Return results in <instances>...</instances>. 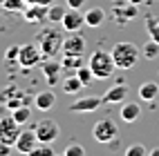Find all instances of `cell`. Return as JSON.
<instances>
[{"mask_svg":"<svg viewBox=\"0 0 159 156\" xmlns=\"http://www.w3.org/2000/svg\"><path fill=\"white\" fill-rule=\"evenodd\" d=\"M63 40H65V38H63V31L49 23V27H43L38 31V36H36L34 43L38 45L43 58H56L58 51H63Z\"/></svg>","mask_w":159,"mask_h":156,"instance_id":"obj_1","label":"cell"},{"mask_svg":"<svg viewBox=\"0 0 159 156\" xmlns=\"http://www.w3.org/2000/svg\"><path fill=\"white\" fill-rule=\"evenodd\" d=\"M88 65L92 69V74L97 80H105V78H112L114 74V58H112V51H105V49H94L90 58H88Z\"/></svg>","mask_w":159,"mask_h":156,"instance_id":"obj_2","label":"cell"},{"mask_svg":"<svg viewBox=\"0 0 159 156\" xmlns=\"http://www.w3.org/2000/svg\"><path fill=\"white\" fill-rule=\"evenodd\" d=\"M141 56V49L137 47L134 43H116L112 47V58L116 69H130L137 65V60Z\"/></svg>","mask_w":159,"mask_h":156,"instance_id":"obj_3","label":"cell"},{"mask_svg":"<svg viewBox=\"0 0 159 156\" xmlns=\"http://www.w3.org/2000/svg\"><path fill=\"white\" fill-rule=\"evenodd\" d=\"M92 136L101 145H110V143H114L116 138H119V127H116V123L112 118H101V120L94 123Z\"/></svg>","mask_w":159,"mask_h":156,"instance_id":"obj_4","label":"cell"},{"mask_svg":"<svg viewBox=\"0 0 159 156\" xmlns=\"http://www.w3.org/2000/svg\"><path fill=\"white\" fill-rule=\"evenodd\" d=\"M34 132H36V138L38 143H47L52 145L58 136H61V127H58V123L56 120H52V118H43V120H38L34 125Z\"/></svg>","mask_w":159,"mask_h":156,"instance_id":"obj_5","label":"cell"},{"mask_svg":"<svg viewBox=\"0 0 159 156\" xmlns=\"http://www.w3.org/2000/svg\"><path fill=\"white\" fill-rule=\"evenodd\" d=\"M43 60V54L36 43H27V45H20V51H18V65L25 67V69H31L36 67L38 62Z\"/></svg>","mask_w":159,"mask_h":156,"instance_id":"obj_6","label":"cell"},{"mask_svg":"<svg viewBox=\"0 0 159 156\" xmlns=\"http://www.w3.org/2000/svg\"><path fill=\"white\" fill-rule=\"evenodd\" d=\"M83 27H85V14H83L81 9L67 7L65 16H63V20H61V29L67 31V34H74V31H81Z\"/></svg>","mask_w":159,"mask_h":156,"instance_id":"obj_7","label":"cell"},{"mask_svg":"<svg viewBox=\"0 0 159 156\" xmlns=\"http://www.w3.org/2000/svg\"><path fill=\"white\" fill-rule=\"evenodd\" d=\"M18 134H20V125L14 120L11 114H7V116L0 118V141H2V143H7V145L14 147Z\"/></svg>","mask_w":159,"mask_h":156,"instance_id":"obj_8","label":"cell"},{"mask_svg":"<svg viewBox=\"0 0 159 156\" xmlns=\"http://www.w3.org/2000/svg\"><path fill=\"white\" fill-rule=\"evenodd\" d=\"M36 145H38V138H36V132H34V127H31V129H20L18 138H16V143H14V150L27 156L31 150L36 147Z\"/></svg>","mask_w":159,"mask_h":156,"instance_id":"obj_9","label":"cell"},{"mask_svg":"<svg viewBox=\"0 0 159 156\" xmlns=\"http://www.w3.org/2000/svg\"><path fill=\"white\" fill-rule=\"evenodd\" d=\"M103 105V98L99 96H81L70 105V112L74 114H88V112H97Z\"/></svg>","mask_w":159,"mask_h":156,"instance_id":"obj_10","label":"cell"},{"mask_svg":"<svg viewBox=\"0 0 159 156\" xmlns=\"http://www.w3.org/2000/svg\"><path fill=\"white\" fill-rule=\"evenodd\" d=\"M63 54H74V56H83L85 54V38H83L79 31L70 34L63 40Z\"/></svg>","mask_w":159,"mask_h":156,"instance_id":"obj_11","label":"cell"},{"mask_svg":"<svg viewBox=\"0 0 159 156\" xmlns=\"http://www.w3.org/2000/svg\"><path fill=\"white\" fill-rule=\"evenodd\" d=\"M45 62H40V69H43V76L45 80L49 82V85H54V82H58V76L63 71V65L61 60H54V58H43Z\"/></svg>","mask_w":159,"mask_h":156,"instance_id":"obj_12","label":"cell"},{"mask_svg":"<svg viewBox=\"0 0 159 156\" xmlns=\"http://www.w3.org/2000/svg\"><path fill=\"white\" fill-rule=\"evenodd\" d=\"M137 16V5L134 2H125V5H119V0H116V7H114V11H112V18L116 20L119 25H125L128 20H132Z\"/></svg>","mask_w":159,"mask_h":156,"instance_id":"obj_13","label":"cell"},{"mask_svg":"<svg viewBox=\"0 0 159 156\" xmlns=\"http://www.w3.org/2000/svg\"><path fill=\"white\" fill-rule=\"evenodd\" d=\"M23 18L27 23H47V5H27L23 9Z\"/></svg>","mask_w":159,"mask_h":156,"instance_id":"obj_14","label":"cell"},{"mask_svg":"<svg viewBox=\"0 0 159 156\" xmlns=\"http://www.w3.org/2000/svg\"><path fill=\"white\" fill-rule=\"evenodd\" d=\"M34 105H36V109H40V112H49L52 107L56 105V94H54V89L38 91L36 96H34Z\"/></svg>","mask_w":159,"mask_h":156,"instance_id":"obj_15","label":"cell"},{"mask_svg":"<svg viewBox=\"0 0 159 156\" xmlns=\"http://www.w3.org/2000/svg\"><path fill=\"white\" fill-rule=\"evenodd\" d=\"M125 96H128V85H114V87H110L108 91L103 94V103L105 105H114V103H123L125 100Z\"/></svg>","mask_w":159,"mask_h":156,"instance_id":"obj_16","label":"cell"},{"mask_svg":"<svg viewBox=\"0 0 159 156\" xmlns=\"http://www.w3.org/2000/svg\"><path fill=\"white\" fill-rule=\"evenodd\" d=\"M119 116H121L123 123H134V120H139V118H141V107H139V103H123Z\"/></svg>","mask_w":159,"mask_h":156,"instance_id":"obj_17","label":"cell"},{"mask_svg":"<svg viewBox=\"0 0 159 156\" xmlns=\"http://www.w3.org/2000/svg\"><path fill=\"white\" fill-rule=\"evenodd\" d=\"M105 23V11L101 7H88V11H85V27H92V29H97Z\"/></svg>","mask_w":159,"mask_h":156,"instance_id":"obj_18","label":"cell"},{"mask_svg":"<svg viewBox=\"0 0 159 156\" xmlns=\"http://www.w3.org/2000/svg\"><path fill=\"white\" fill-rule=\"evenodd\" d=\"M139 96H141V100H146V103H155V100L159 98V82H155V80L141 82Z\"/></svg>","mask_w":159,"mask_h":156,"instance_id":"obj_19","label":"cell"},{"mask_svg":"<svg viewBox=\"0 0 159 156\" xmlns=\"http://www.w3.org/2000/svg\"><path fill=\"white\" fill-rule=\"evenodd\" d=\"M65 11H67V5H65V7H63V5H56V2L47 5V23L61 25V20H63V16H65Z\"/></svg>","mask_w":159,"mask_h":156,"instance_id":"obj_20","label":"cell"},{"mask_svg":"<svg viewBox=\"0 0 159 156\" xmlns=\"http://www.w3.org/2000/svg\"><path fill=\"white\" fill-rule=\"evenodd\" d=\"M83 87H85V85H83V82L79 80L76 74H74V76H67L65 80H63V91L70 94V96H76V94H79Z\"/></svg>","mask_w":159,"mask_h":156,"instance_id":"obj_21","label":"cell"},{"mask_svg":"<svg viewBox=\"0 0 159 156\" xmlns=\"http://www.w3.org/2000/svg\"><path fill=\"white\" fill-rule=\"evenodd\" d=\"M63 69H74L76 71L81 65H85L83 62V56H74V54H63V60H61Z\"/></svg>","mask_w":159,"mask_h":156,"instance_id":"obj_22","label":"cell"},{"mask_svg":"<svg viewBox=\"0 0 159 156\" xmlns=\"http://www.w3.org/2000/svg\"><path fill=\"white\" fill-rule=\"evenodd\" d=\"M141 56L143 58H148V60H155L157 56H159V43L157 40H148V43H143V47H141Z\"/></svg>","mask_w":159,"mask_h":156,"instance_id":"obj_23","label":"cell"},{"mask_svg":"<svg viewBox=\"0 0 159 156\" xmlns=\"http://www.w3.org/2000/svg\"><path fill=\"white\" fill-rule=\"evenodd\" d=\"M146 29H148V34H150V38L159 43V18H155L152 14H148L146 16Z\"/></svg>","mask_w":159,"mask_h":156,"instance_id":"obj_24","label":"cell"},{"mask_svg":"<svg viewBox=\"0 0 159 156\" xmlns=\"http://www.w3.org/2000/svg\"><path fill=\"white\" fill-rule=\"evenodd\" d=\"M11 116H14V120H16L18 125H25V123L31 118V109H29L27 105H23V107H16V109L11 112Z\"/></svg>","mask_w":159,"mask_h":156,"instance_id":"obj_25","label":"cell"},{"mask_svg":"<svg viewBox=\"0 0 159 156\" xmlns=\"http://www.w3.org/2000/svg\"><path fill=\"white\" fill-rule=\"evenodd\" d=\"M74 74L79 76V80L83 82V85H90V82H94L97 78H94V74H92V69H90V65H81Z\"/></svg>","mask_w":159,"mask_h":156,"instance_id":"obj_26","label":"cell"},{"mask_svg":"<svg viewBox=\"0 0 159 156\" xmlns=\"http://www.w3.org/2000/svg\"><path fill=\"white\" fill-rule=\"evenodd\" d=\"M27 156H56V154H54V150H52L47 143H38Z\"/></svg>","mask_w":159,"mask_h":156,"instance_id":"obj_27","label":"cell"},{"mask_svg":"<svg viewBox=\"0 0 159 156\" xmlns=\"http://www.w3.org/2000/svg\"><path fill=\"white\" fill-rule=\"evenodd\" d=\"M0 2L7 11H20V9L27 7V0H0Z\"/></svg>","mask_w":159,"mask_h":156,"instance_id":"obj_28","label":"cell"},{"mask_svg":"<svg viewBox=\"0 0 159 156\" xmlns=\"http://www.w3.org/2000/svg\"><path fill=\"white\" fill-rule=\"evenodd\" d=\"M125 156H148L143 143H132L128 150H125Z\"/></svg>","mask_w":159,"mask_h":156,"instance_id":"obj_29","label":"cell"},{"mask_svg":"<svg viewBox=\"0 0 159 156\" xmlns=\"http://www.w3.org/2000/svg\"><path fill=\"white\" fill-rule=\"evenodd\" d=\"M63 154L65 156H85V150H83V145H79V143H70Z\"/></svg>","mask_w":159,"mask_h":156,"instance_id":"obj_30","label":"cell"},{"mask_svg":"<svg viewBox=\"0 0 159 156\" xmlns=\"http://www.w3.org/2000/svg\"><path fill=\"white\" fill-rule=\"evenodd\" d=\"M18 51H20V47H18V45L9 47V49L5 51V60H7V62H14V60L18 62Z\"/></svg>","mask_w":159,"mask_h":156,"instance_id":"obj_31","label":"cell"},{"mask_svg":"<svg viewBox=\"0 0 159 156\" xmlns=\"http://www.w3.org/2000/svg\"><path fill=\"white\" fill-rule=\"evenodd\" d=\"M88 5V0H67V7H72V9H83Z\"/></svg>","mask_w":159,"mask_h":156,"instance_id":"obj_32","label":"cell"},{"mask_svg":"<svg viewBox=\"0 0 159 156\" xmlns=\"http://www.w3.org/2000/svg\"><path fill=\"white\" fill-rule=\"evenodd\" d=\"M0 156H11V145L0 141Z\"/></svg>","mask_w":159,"mask_h":156,"instance_id":"obj_33","label":"cell"},{"mask_svg":"<svg viewBox=\"0 0 159 156\" xmlns=\"http://www.w3.org/2000/svg\"><path fill=\"white\" fill-rule=\"evenodd\" d=\"M148 156H159V147H155V150H152L150 154H148Z\"/></svg>","mask_w":159,"mask_h":156,"instance_id":"obj_34","label":"cell"},{"mask_svg":"<svg viewBox=\"0 0 159 156\" xmlns=\"http://www.w3.org/2000/svg\"><path fill=\"white\" fill-rule=\"evenodd\" d=\"M130 2H134V5H139V2H148V0H130Z\"/></svg>","mask_w":159,"mask_h":156,"instance_id":"obj_35","label":"cell"},{"mask_svg":"<svg viewBox=\"0 0 159 156\" xmlns=\"http://www.w3.org/2000/svg\"><path fill=\"white\" fill-rule=\"evenodd\" d=\"M56 156H65V154H56Z\"/></svg>","mask_w":159,"mask_h":156,"instance_id":"obj_36","label":"cell"},{"mask_svg":"<svg viewBox=\"0 0 159 156\" xmlns=\"http://www.w3.org/2000/svg\"><path fill=\"white\" fill-rule=\"evenodd\" d=\"M114 2H116V0H114ZM119 2H121V0H119Z\"/></svg>","mask_w":159,"mask_h":156,"instance_id":"obj_37","label":"cell"}]
</instances>
